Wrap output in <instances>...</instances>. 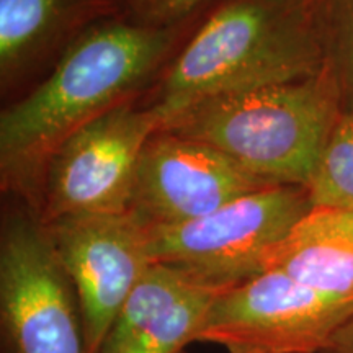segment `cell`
<instances>
[{"label": "cell", "instance_id": "10", "mask_svg": "<svg viewBox=\"0 0 353 353\" xmlns=\"http://www.w3.org/2000/svg\"><path fill=\"white\" fill-rule=\"evenodd\" d=\"M263 270L285 272L325 293L353 299V208L312 206L268 250Z\"/></svg>", "mask_w": 353, "mask_h": 353}, {"label": "cell", "instance_id": "3", "mask_svg": "<svg viewBox=\"0 0 353 353\" xmlns=\"http://www.w3.org/2000/svg\"><path fill=\"white\" fill-rule=\"evenodd\" d=\"M342 112L327 68L303 81L205 100L161 131L208 144L270 185L307 188Z\"/></svg>", "mask_w": 353, "mask_h": 353}, {"label": "cell", "instance_id": "16", "mask_svg": "<svg viewBox=\"0 0 353 353\" xmlns=\"http://www.w3.org/2000/svg\"><path fill=\"white\" fill-rule=\"evenodd\" d=\"M324 353H353V317L335 335L330 347Z\"/></svg>", "mask_w": 353, "mask_h": 353}, {"label": "cell", "instance_id": "13", "mask_svg": "<svg viewBox=\"0 0 353 353\" xmlns=\"http://www.w3.org/2000/svg\"><path fill=\"white\" fill-rule=\"evenodd\" d=\"M307 192L312 206L353 208V110L330 132Z\"/></svg>", "mask_w": 353, "mask_h": 353}, {"label": "cell", "instance_id": "7", "mask_svg": "<svg viewBox=\"0 0 353 353\" xmlns=\"http://www.w3.org/2000/svg\"><path fill=\"white\" fill-rule=\"evenodd\" d=\"M161 126L152 107L123 101L74 131L43 167L39 218L128 213L139 156Z\"/></svg>", "mask_w": 353, "mask_h": 353}, {"label": "cell", "instance_id": "14", "mask_svg": "<svg viewBox=\"0 0 353 353\" xmlns=\"http://www.w3.org/2000/svg\"><path fill=\"white\" fill-rule=\"evenodd\" d=\"M327 68L337 81L343 112L353 110V0H316Z\"/></svg>", "mask_w": 353, "mask_h": 353}, {"label": "cell", "instance_id": "2", "mask_svg": "<svg viewBox=\"0 0 353 353\" xmlns=\"http://www.w3.org/2000/svg\"><path fill=\"white\" fill-rule=\"evenodd\" d=\"M169 43L167 25L107 19L87 26L46 81L0 117L6 175L38 174L74 131L123 103Z\"/></svg>", "mask_w": 353, "mask_h": 353}, {"label": "cell", "instance_id": "4", "mask_svg": "<svg viewBox=\"0 0 353 353\" xmlns=\"http://www.w3.org/2000/svg\"><path fill=\"white\" fill-rule=\"evenodd\" d=\"M311 210L307 188L267 187L188 223L145 226L149 257L198 283L228 290L262 273L268 250Z\"/></svg>", "mask_w": 353, "mask_h": 353}, {"label": "cell", "instance_id": "6", "mask_svg": "<svg viewBox=\"0 0 353 353\" xmlns=\"http://www.w3.org/2000/svg\"><path fill=\"white\" fill-rule=\"evenodd\" d=\"M0 329L7 353H87L76 291L43 219L26 210L2 223Z\"/></svg>", "mask_w": 353, "mask_h": 353}, {"label": "cell", "instance_id": "5", "mask_svg": "<svg viewBox=\"0 0 353 353\" xmlns=\"http://www.w3.org/2000/svg\"><path fill=\"white\" fill-rule=\"evenodd\" d=\"M352 317L353 299L263 270L221 291L195 342L229 353H324Z\"/></svg>", "mask_w": 353, "mask_h": 353}, {"label": "cell", "instance_id": "17", "mask_svg": "<svg viewBox=\"0 0 353 353\" xmlns=\"http://www.w3.org/2000/svg\"><path fill=\"white\" fill-rule=\"evenodd\" d=\"M131 2H132V6H136V3H138L139 0H131Z\"/></svg>", "mask_w": 353, "mask_h": 353}, {"label": "cell", "instance_id": "9", "mask_svg": "<svg viewBox=\"0 0 353 353\" xmlns=\"http://www.w3.org/2000/svg\"><path fill=\"white\" fill-rule=\"evenodd\" d=\"M275 187L205 143L157 131L141 152L130 213L144 226L203 218L237 198Z\"/></svg>", "mask_w": 353, "mask_h": 353}, {"label": "cell", "instance_id": "8", "mask_svg": "<svg viewBox=\"0 0 353 353\" xmlns=\"http://www.w3.org/2000/svg\"><path fill=\"white\" fill-rule=\"evenodd\" d=\"M44 226L76 291L87 353H99L114 317L152 265L145 226L130 211L64 216Z\"/></svg>", "mask_w": 353, "mask_h": 353}, {"label": "cell", "instance_id": "12", "mask_svg": "<svg viewBox=\"0 0 353 353\" xmlns=\"http://www.w3.org/2000/svg\"><path fill=\"white\" fill-rule=\"evenodd\" d=\"M223 290L196 285L154 314L117 353H182L195 342L206 312Z\"/></svg>", "mask_w": 353, "mask_h": 353}, {"label": "cell", "instance_id": "15", "mask_svg": "<svg viewBox=\"0 0 353 353\" xmlns=\"http://www.w3.org/2000/svg\"><path fill=\"white\" fill-rule=\"evenodd\" d=\"M208 0H139L136 10L148 23L169 25L195 12Z\"/></svg>", "mask_w": 353, "mask_h": 353}, {"label": "cell", "instance_id": "1", "mask_svg": "<svg viewBox=\"0 0 353 353\" xmlns=\"http://www.w3.org/2000/svg\"><path fill=\"white\" fill-rule=\"evenodd\" d=\"M327 69L316 0H221L159 88L161 130L201 101Z\"/></svg>", "mask_w": 353, "mask_h": 353}, {"label": "cell", "instance_id": "11", "mask_svg": "<svg viewBox=\"0 0 353 353\" xmlns=\"http://www.w3.org/2000/svg\"><path fill=\"white\" fill-rule=\"evenodd\" d=\"M113 0H0V72L3 82L52 41L83 21L113 12Z\"/></svg>", "mask_w": 353, "mask_h": 353}]
</instances>
